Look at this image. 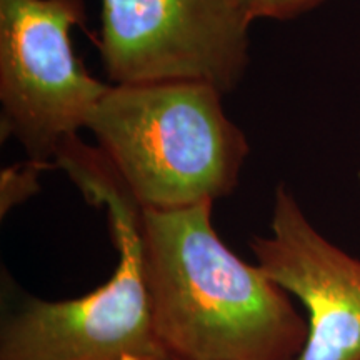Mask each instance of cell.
I'll list each match as a JSON object with an SVG mask.
<instances>
[{
    "label": "cell",
    "mask_w": 360,
    "mask_h": 360,
    "mask_svg": "<svg viewBox=\"0 0 360 360\" xmlns=\"http://www.w3.org/2000/svg\"><path fill=\"white\" fill-rule=\"evenodd\" d=\"M257 265L307 310L297 360H360V260L323 237L283 184L269 236L250 240Z\"/></svg>",
    "instance_id": "cell-6"
},
{
    "label": "cell",
    "mask_w": 360,
    "mask_h": 360,
    "mask_svg": "<svg viewBox=\"0 0 360 360\" xmlns=\"http://www.w3.org/2000/svg\"><path fill=\"white\" fill-rule=\"evenodd\" d=\"M56 169L51 162L27 159L2 170L0 175V214L2 217L15 205L29 200L40 187L39 177L45 170Z\"/></svg>",
    "instance_id": "cell-7"
},
{
    "label": "cell",
    "mask_w": 360,
    "mask_h": 360,
    "mask_svg": "<svg viewBox=\"0 0 360 360\" xmlns=\"http://www.w3.org/2000/svg\"><path fill=\"white\" fill-rule=\"evenodd\" d=\"M252 19L289 20L312 11L326 0H244Z\"/></svg>",
    "instance_id": "cell-8"
},
{
    "label": "cell",
    "mask_w": 360,
    "mask_h": 360,
    "mask_svg": "<svg viewBox=\"0 0 360 360\" xmlns=\"http://www.w3.org/2000/svg\"><path fill=\"white\" fill-rule=\"evenodd\" d=\"M202 80L110 84L89 130L142 210H175L231 195L250 147Z\"/></svg>",
    "instance_id": "cell-2"
},
{
    "label": "cell",
    "mask_w": 360,
    "mask_h": 360,
    "mask_svg": "<svg viewBox=\"0 0 360 360\" xmlns=\"http://www.w3.org/2000/svg\"><path fill=\"white\" fill-rule=\"evenodd\" d=\"M244 0H101L96 40L112 84L202 80L232 92L250 64Z\"/></svg>",
    "instance_id": "cell-5"
},
{
    "label": "cell",
    "mask_w": 360,
    "mask_h": 360,
    "mask_svg": "<svg viewBox=\"0 0 360 360\" xmlns=\"http://www.w3.org/2000/svg\"><path fill=\"white\" fill-rule=\"evenodd\" d=\"M85 20L84 0H0V137L30 160L53 164L110 87L74 51L70 32Z\"/></svg>",
    "instance_id": "cell-4"
},
{
    "label": "cell",
    "mask_w": 360,
    "mask_h": 360,
    "mask_svg": "<svg viewBox=\"0 0 360 360\" xmlns=\"http://www.w3.org/2000/svg\"><path fill=\"white\" fill-rule=\"evenodd\" d=\"M85 200L105 207L119 264L109 281L70 300L29 299L0 328V360H172L152 321L137 205L109 160L82 139L57 154Z\"/></svg>",
    "instance_id": "cell-3"
},
{
    "label": "cell",
    "mask_w": 360,
    "mask_h": 360,
    "mask_svg": "<svg viewBox=\"0 0 360 360\" xmlns=\"http://www.w3.org/2000/svg\"><path fill=\"white\" fill-rule=\"evenodd\" d=\"M214 204L142 210L152 321L172 360H297L307 321L290 294L215 232Z\"/></svg>",
    "instance_id": "cell-1"
},
{
    "label": "cell",
    "mask_w": 360,
    "mask_h": 360,
    "mask_svg": "<svg viewBox=\"0 0 360 360\" xmlns=\"http://www.w3.org/2000/svg\"><path fill=\"white\" fill-rule=\"evenodd\" d=\"M359 184H360V172H359Z\"/></svg>",
    "instance_id": "cell-9"
}]
</instances>
